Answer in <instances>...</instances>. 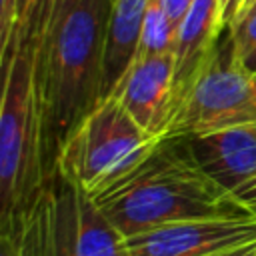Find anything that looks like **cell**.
Wrapping results in <instances>:
<instances>
[{
  "mask_svg": "<svg viewBox=\"0 0 256 256\" xmlns=\"http://www.w3.org/2000/svg\"><path fill=\"white\" fill-rule=\"evenodd\" d=\"M36 46L22 44L2 68L0 112V224L28 212L48 188Z\"/></svg>",
  "mask_w": 256,
  "mask_h": 256,
  "instance_id": "cell-3",
  "label": "cell"
},
{
  "mask_svg": "<svg viewBox=\"0 0 256 256\" xmlns=\"http://www.w3.org/2000/svg\"><path fill=\"white\" fill-rule=\"evenodd\" d=\"M112 96L140 128L164 138L174 110V54L136 56Z\"/></svg>",
  "mask_w": 256,
  "mask_h": 256,
  "instance_id": "cell-8",
  "label": "cell"
},
{
  "mask_svg": "<svg viewBox=\"0 0 256 256\" xmlns=\"http://www.w3.org/2000/svg\"><path fill=\"white\" fill-rule=\"evenodd\" d=\"M0 256H60L52 178L28 212L0 224Z\"/></svg>",
  "mask_w": 256,
  "mask_h": 256,
  "instance_id": "cell-11",
  "label": "cell"
},
{
  "mask_svg": "<svg viewBox=\"0 0 256 256\" xmlns=\"http://www.w3.org/2000/svg\"><path fill=\"white\" fill-rule=\"evenodd\" d=\"M48 0H16V28H14V50L22 44L32 42L36 46L46 18Z\"/></svg>",
  "mask_w": 256,
  "mask_h": 256,
  "instance_id": "cell-14",
  "label": "cell"
},
{
  "mask_svg": "<svg viewBox=\"0 0 256 256\" xmlns=\"http://www.w3.org/2000/svg\"><path fill=\"white\" fill-rule=\"evenodd\" d=\"M236 56H238V54H236ZM238 60H240V64L244 66V70L256 78V42H254L244 54H240Z\"/></svg>",
  "mask_w": 256,
  "mask_h": 256,
  "instance_id": "cell-20",
  "label": "cell"
},
{
  "mask_svg": "<svg viewBox=\"0 0 256 256\" xmlns=\"http://www.w3.org/2000/svg\"><path fill=\"white\" fill-rule=\"evenodd\" d=\"M78 0H48V8H46V20H44V28H42V36L36 44V78L42 70L46 52H48V44L52 34L56 32V28L62 24V20L66 18V14L74 8Z\"/></svg>",
  "mask_w": 256,
  "mask_h": 256,
  "instance_id": "cell-15",
  "label": "cell"
},
{
  "mask_svg": "<svg viewBox=\"0 0 256 256\" xmlns=\"http://www.w3.org/2000/svg\"><path fill=\"white\" fill-rule=\"evenodd\" d=\"M14 28H16V0H0V60L2 68L14 58Z\"/></svg>",
  "mask_w": 256,
  "mask_h": 256,
  "instance_id": "cell-16",
  "label": "cell"
},
{
  "mask_svg": "<svg viewBox=\"0 0 256 256\" xmlns=\"http://www.w3.org/2000/svg\"><path fill=\"white\" fill-rule=\"evenodd\" d=\"M200 168L236 194L256 178V122L184 136Z\"/></svg>",
  "mask_w": 256,
  "mask_h": 256,
  "instance_id": "cell-9",
  "label": "cell"
},
{
  "mask_svg": "<svg viewBox=\"0 0 256 256\" xmlns=\"http://www.w3.org/2000/svg\"><path fill=\"white\" fill-rule=\"evenodd\" d=\"M220 0H192L176 26L174 98L192 78L220 36Z\"/></svg>",
  "mask_w": 256,
  "mask_h": 256,
  "instance_id": "cell-10",
  "label": "cell"
},
{
  "mask_svg": "<svg viewBox=\"0 0 256 256\" xmlns=\"http://www.w3.org/2000/svg\"><path fill=\"white\" fill-rule=\"evenodd\" d=\"M112 0H78L50 38L38 74L42 140L50 172L66 140L104 100V52Z\"/></svg>",
  "mask_w": 256,
  "mask_h": 256,
  "instance_id": "cell-2",
  "label": "cell"
},
{
  "mask_svg": "<svg viewBox=\"0 0 256 256\" xmlns=\"http://www.w3.org/2000/svg\"><path fill=\"white\" fill-rule=\"evenodd\" d=\"M240 0H220V32L228 30L236 18Z\"/></svg>",
  "mask_w": 256,
  "mask_h": 256,
  "instance_id": "cell-17",
  "label": "cell"
},
{
  "mask_svg": "<svg viewBox=\"0 0 256 256\" xmlns=\"http://www.w3.org/2000/svg\"><path fill=\"white\" fill-rule=\"evenodd\" d=\"M160 140L140 128L118 98L110 96L66 140L54 170L94 198L132 174Z\"/></svg>",
  "mask_w": 256,
  "mask_h": 256,
  "instance_id": "cell-4",
  "label": "cell"
},
{
  "mask_svg": "<svg viewBox=\"0 0 256 256\" xmlns=\"http://www.w3.org/2000/svg\"><path fill=\"white\" fill-rule=\"evenodd\" d=\"M52 192L60 256H130L126 236L96 200L58 170L52 174Z\"/></svg>",
  "mask_w": 256,
  "mask_h": 256,
  "instance_id": "cell-7",
  "label": "cell"
},
{
  "mask_svg": "<svg viewBox=\"0 0 256 256\" xmlns=\"http://www.w3.org/2000/svg\"><path fill=\"white\" fill-rule=\"evenodd\" d=\"M190 2H192V0H162V6L166 8V12H168V16L172 18L174 26H178V22H180L182 16L186 14Z\"/></svg>",
  "mask_w": 256,
  "mask_h": 256,
  "instance_id": "cell-18",
  "label": "cell"
},
{
  "mask_svg": "<svg viewBox=\"0 0 256 256\" xmlns=\"http://www.w3.org/2000/svg\"><path fill=\"white\" fill-rule=\"evenodd\" d=\"M236 196L244 202V206H246L250 212L256 214V178L250 180L246 186H242V188L236 192Z\"/></svg>",
  "mask_w": 256,
  "mask_h": 256,
  "instance_id": "cell-19",
  "label": "cell"
},
{
  "mask_svg": "<svg viewBox=\"0 0 256 256\" xmlns=\"http://www.w3.org/2000/svg\"><path fill=\"white\" fill-rule=\"evenodd\" d=\"M174 40H176V26L168 16L166 8L162 6V0H150L140 32V44L136 56H154V54L172 52Z\"/></svg>",
  "mask_w": 256,
  "mask_h": 256,
  "instance_id": "cell-13",
  "label": "cell"
},
{
  "mask_svg": "<svg viewBox=\"0 0 256 256\" xmlns=\"http://www.w3.org/2000/svg\"><path fill=\"white\" fill-rule=\"evenodd\" d=\"M210 256H256V244H246V246H238V248H230V250H222Z\"/></svg>",
  "mask_w": 256,
  "mask_h": 256,
  "instance_id": "cell-21",
  "label": "cell"
},
{
  "mask_svg": "<svg viewBox=\"0 0 256 256\" xmlns=\"http://www.w3.org/2000/svg\"><path fill=\"white\" fill-rule=\"evenodd\" d=\"M130 256H210L256 244V214L184 220L126 238Z\"/></svg>",
  "mask_w": 256,
  "mask_h": 256,
  "instance_id": "cell-6",
  "label": "cell"
},
{
  "mask_svg": "<svg viewBox=\"0 0 256 256\" xmlns=\"http://www.w3.org/2000/svg\"><path fill=\"white\" fill-rule=\"evenodd\" d=\"M94 200L126 238L184 220L254 214L200 168L184 138H162L132 174Z\"/></svg>",
  "mask_w": 256,
  "mask_h": 256,
  "instance_id": "cell-1",
  "label": "cell"
},
{
  "mask_svg": "<svg viewBox=\"0 0 256 256\" xmlns=\"http://www.w3.org/2000/svg\"><path fill=\"white\" fill-rule=\"evenodd\" d=\"M148 4L150 0H112L104 52L102 98H110L114 94L138 54L140 32Z\"/></svg>",
  "mask_w": 256,
  "mask_h": 256,
  "instance_id": "cell-12",
  "label": "cell"
},
{
  "mask_svg": "<svg viewBox=\"0 0 256 256\" xmlns=\"http://www.w3.org/2000/svg\"><path fill=\"white\" fill-rule=\"evenodd\" d=\"M254 4H256V0H240V6H238V12H236L234 22H238V20H240V18H242V16H244V14L254 6ZM234 22H232V24H234ZM232 24H230V26H232Z\"/></svg>",
  "mask_w": 256,
  "mask_h": 256,
  "instance_id": "cell-22",
  "label": "cell"
},
{
  "mask_svg": "<svg viewBox=\"0 0 256 256\" xmlns=\"http://www.w3.org/2000/svg\"><path fill=\"white\" fill-rule=\"evenodd\" d=\"M208 56L174 98L164 138H184L256 122V78L244 70L224 30Z\"/></svg>",
  "mask_w": 256,
  "mask_h": 256,
  "instance_id": "cell-5",
  "label": "cell"
}]
</instances>
